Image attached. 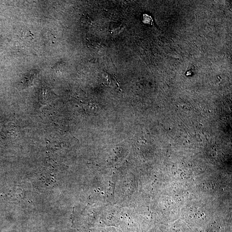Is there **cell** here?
Returning a JSON list of instances; mask_svg holds the SVG:
<instances>
[{"label":"cell","instance_id":"1","mask_svg":"<svg viewBox=\"0 0 232 232\" xmlns=\"http://www.w3.org/2000/svg\"><path fill=\"white\" fill-rule=\"evenodd\" d=\"M80 24L82 28L89 29L94 24V20L90 15L87 13L83 14L80 19Z\"/></svg>","mask_w":232,"mask_h":232},{"label":"cell","instance_id":"2","mask_svg":"<svg viewBox=\"0 0 232 232\" xmlns=\"http://www.w3.org/2000/svg\"><path fill=\"white\" fill-rule=\"evenodd\" d=\"M125 26L123 23L120 22H113L110 23V29L113 34H118L123 31Z\"/></svg>","mask_w":232,"mask_h":232},{"label":"cell","instance_id":"3","mask_svg":"<svg viewBox=\"0 0 232 232\" xmlns=\"http://www.w3.org/2000/svg\"><path fill=\"white\" fill-rule=\"evenodd\" d=\"M89 46L94 50H99L102 48V43L95 39L90 41L89 43Z\"/></svg>","mask_w":232,"mask_h":232}]
</instances>
